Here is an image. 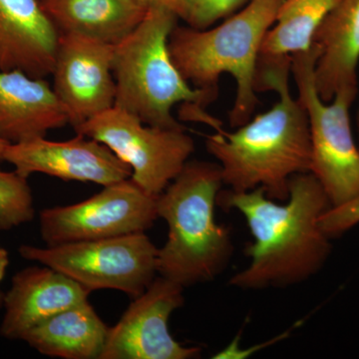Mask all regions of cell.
Wrapping results in <instances>:
<instances>
[{
    "label": "cell",
    "instance_id": "10",
    "mask_svg": "<svg viewBox=\"0 0 359 359\" xmlns=\"http://www.w3.org/2000/svg\"><path fill=\"white\" fill-rule=\"evenodd\" d=\"M185 287L158 275L122 318L109 327L100 359H194L199 347L182 346L172 337L169 320L185 302Z\"/></svg>",
    "mask_w": 359,
    "mask_h": 359
},
{
    "label": "cell",
    "instance_id": "7",
    "mask_svg": "<svg viewBox=\"0 0 359 359\" xmlns=\"http://www.w3.org/2000/svg\"><path fill=\"white\" fill-rule=\"evenodd\" d=\"M18 252L65 273L89 292L115 290L135 299L158 275V249L145 233L46 248L22 245Z\"/></svg>",
    "mask_w": 359,
    "mask_h": 359
},
{
    "label": "cell",
    "instance_id": "18",
    "mask_svg": "<svg viewBox=\"0 0 359 359\" xmlns=\"http://www.w3.org/2000/svg\"><path fill=\"white\" fill-rule=\"evenodd\" d=\"M109 327L89 302L61 311L22 337L43 355L63 359H100Z\"/></svg>",
    "mask_w": 359,
    "mask_h": 359
},
{
    "label": "cell",
    "instance_id": "15",
    "mask_svg": "<svg viewBox=\"0 0 359 359\" xmlns=\"http://www.w3.org/2000/svg\"><path fill=\"white\" fill-rule=\"evenodd\" d=\"M69 124L65 106L45 78L0 71V139L8 144L43 138Z\"/></svg>",
    "mask_w": 359,
    "mask_h": 359
},
{
    "label": "cell",
    "instance_id": "20",
    "mask_svg": "<svg viewBox=\"0 0 359 359\" xmlns=\"http://www.w3.org/2000/svg\"><path fill=\"white\" fill-rule=\"evenodd\" d=\"M35 217L34 202L27 178L0 169V231L29 223Z\"/></svg>",
    "mask_w": 359,
    "mask_h": 359
},
{
    "label": "cell",
    "instance_id": "4",
    "mask_svg": "<svg viewBox=\"0 0 359 359\" xmlns=\"http://www.w3.org/2000/svg\"><path fill=\"white\" fill-rule=\"evenodd\" d=\"M283 1L250 0L222 25L207 29L177 25L170 34L172 59L194 88L218 94L222 74L235 79L237 94L229 114L231 128L249 122L257 109L259 51Z\"/></svg>",
    "mask_w": 359,
    "mask_h": 359
},
{
    "label": "cell",
    "instance_id": "19",
    "mask_svg": "<svg viewBox=\"0 0 359 359\" xmlns=\"http://www.w3.org/2000/svg\"><path fill=\"white\" fill-rule=\"evenodd\" d=\"M340 0H283L262 44L257 62L290 58L309 50L321 23Z\"/></svg>",
    "mask_w": 359,
    "mask_h": 359
},
{
    "label": "cell",
    "instance_id": "2",
    "mask_svg": "<svg viewBox=\"0 0 359 359\" xmlns=\"http://www.w3.org/2000/svg\"><path fill=\"white\" fill-rule=\"evenodd\" d=\"M292 57L257 63V92L273 90L278 101L235 132L205 137L208 152L221 167L224 186L235 192L262 188L278 202L289 199L290 179L311 169L309 118L290 92Z\"/></svg>",
    "mask_w": 359,
    "mask_h": 359
},
{
    "label": "cell",
    "instance_id": "6",
    "mask_svg": "<svg viewBox=\"0 0 359 359\" xmlns=\"http://www.w3.org/2000/svg\"><path fill=\"white\" fill-rule=\"evenodd\" d=\"M318 47L292 56L299 100L309 118L311 161L309 172L318 179L332 207L359 195V147L354 141L349 109L358 91L341 90L323 101L314 84Z\"/></svg>",
    "mask_w": 359,
    "mask_h": 359
},
{
    "label": "cell",
    "instance_id": "24",
    "mask_svg": "<svg viewBox=\"0 0 359 359\" xmlns=\"http://www.w3.org/2000/svg\"><path fill=\"white\" fill-rule=\"evenodd\" d=\"M9 266L8 252L0 245V285L6 276V269ZM1 290H0V295H2Z\"/></svg>",
    "mask_w": 359,
    "mask_h": 359
},
{
    "label": "cell",
    "instance_id": "23",
    "mask_svg": "<svg viewBox=\"0 0 359 359\" xmlns=\"http://www.w3.org/2000/svg\"><path fill=\"white\" fill-rule=\"evenodd\" d=\"M149 7H162L171 11L175 15L178 16L179 20H183L188 22L192 11L193 0H142Z\"/></svg>",
    "mask_w": 359,
    "mask_h": 359
},
{
    "label": "cell",
    "instance_id": "5",
    "mask_svg": "<svg viewBox=\"0 0 359 359\" xmlns=\"http://www.w3.org/2000/svg\"><path fill=\"white\" fill-rule=\"evenodd\" d=\"M178 20L167 9L149 7L136 29L115 45L114 106L159 128L186 129L172 114L177 104L205 110L218 97L193 88L175 65L169 39Z\"/></svg>",
    "mask_w": 359,
    "mask_h": 359
},
{
    "label": "cell",
    "instance_id": "9",
    "mask_svg": "<svg viewBox=\"0 0 359 359\" xmlns=\"http://www.w3.org/2000/svg\"><path fill=\"white\" fill-rule=\"evenodd\" d=\"M157 200L131 178L123 180L76 204L44 209L40 235L56 245L145 233L158 219Z\"/></svg>",
    "mask_w": 359,
    "mask_h": 359
},
{
    "label": "cell",
    "instance_id": "21",
    "mask_svg": "<svg viewBox=\"0 0 359 359\" xmlns=\"http://www.w3.org/2000/svg\"><path fill=\"white\" fill-rule=\"evenodd\" d=\"M250 0H193L192 11L187 25L207 29L217 21L230 18Z\"/></svg>",
    "mask_w": 359,
    "mask_h": 359
},
{
    "label": "cell",
    "instance_id": "8",
    "mask_svg": "<svg viewBox=\"0 0 359 359\" xmlns=\"http://www.w3.org/2000/svg\"><path fill=\"white\" fill-rule=\"evenodd\" d=\"M74 130L107 146L131 168L135 183L155 197L181 173L195 151L186 129L150 126L116 106Z\"/></svg>",
    "mask_w": 359,
    "mask_h": 359
},
{
    "label": "cell",
    "instance_id": "27",
    "mask_svg": "<svg viewBox=\"0 0 359 359\" xmlns=\"http://www.w3.org/2000/svg\"><path fill=\"white\" fill-rule=\"evenodd\" d=\"M358 131H359V113H358Z\"/></svg>",
    "mask_w": 359,
    "mask_h": 359
},
{
    "label": "cell",
    "instance_id": "28",
    "mask_svg": "<svg viewBox=\"0 0 359 359\" xmlns=\"http://www.w3.org/2000/svg\"><path fill=\"white\" fill-rule=\"evenodd\" d=\"M40 1H42V0H40Z\"/></svg>",
    "mask_w": 359,
    "mask_h": 359
},
{
    "label": "cell",
    "instance_id": "25",
    "mask_svg": "<svg viewBox=\"0 0 359 359\" xmlns=\"http://www.w3.org/2000/svg\"><path fill=\"white\" fill-rule=\"evenodd\" d=\"M7 145H8V143H6V142H4V140H1V139H0V162H2V161H4V150H6Z\"/></svg>",
    "mask_w": 359,
    "mask_h": 359
},
{
    "label": "cell",
    "instance_id": "13",
    "mask_svg": "<svg viewBox=\"0 0 359 359\" xmlns=\"http://www.w3.org/2000/svg\"><path fill=\"white\" fill-rule=\"evenodd\" d=\"M90 292L50 266H30L18 271L4 294L0 334L18 340L32 328L65 309L88 302Z\"/></svg>",
    "mask_w": 359,
    "mask_h": 359
},
{
    "label": "cell",
    "instance_id": "26",
    "mask_svg": "<svg viewBox=\"0 0 359 359\" xmlns=\"http://www.w3.org/2000/svg\"><path fill=\"white\" fill-rule=\"evenodd\" d=\"M4 294L0 295V308L4 306Z\"/></svg>",
    "mask_w": 359,
    "mask_h": 359
},
{
    "label": "cell",
    "instance_id": "17",
    "mask_svg": "<svg viewBox=\"0 0 359 359\" xmlns=\"http://www.w3.org/2000/svg\"><path fill=\"white\" fill-rule=\"evenodd\" d=\"M60 32L116 45L140 25L149 6L142 0H42Z\"/></svg>",
    "mask_w": 359,
    "mask_h": 359
},
{
    "label": "cell",
    "instance_id": "16",
    "mask_svg": "<svg viewBox=\"0 0 359 359\" xmlns=\"http://www.w3.org/2000/svg\"><path fill=\"white\" fill-rule=\"evenodd\" d=\"M320 54L314 84L323 101L341 90L358 91L359 0H340L314 35Z\"/></svg>",
    "mask_w": 359,
    "mask_h": 359
},
{
    "label": "cell",
    "instance_id": "12",
    "mask_svg": "<svg viewBox=\"0 0 359 359\" xmlns=\"http://www.w3.org/2000/svg\"><path fill=\"white\" fill-rule=\"evenodd\" d=\"M4 161L27 178L45 174L65 181L91 182L103 187L131 178L129 165L100 142L82 134L67 141L43 138L8 144Z\"/></svg>",
    "mask_w": 359,
    "mask_h": 359
},
{
    "label": "cell",
    "instance_id": "1",
    "mask_svg": "<svg viewBox=\"0 0 359 359\" xmlns=\"http://www.w3.org/2000/svg\"><path fill=\"white\" fill-rule=\"evenodd\" d=\"M217 205L244 216L252 236L245 249L250 264L229 285L259 290L292 287L316 275L330 257V238L320 218L332 207L327 193L311 172L290 179L289 199L278 203L262 188L219 193Z\"/></svg>",
    "mask_w": 359,
    "mask_h": 359
},
{
    "label": "cell",
    "instance_id": "22",
    "mask_svg": "<svg viewBox=\"0 0 359 359\" xmlns=\"http://www.w3.org/2000/svg\"><path fill=\"white\" fill-rule=\"evenodd\" d=\"M359 224V195L344 204L330 207L320 218V226L330 238L339 237Z\"/></svg>",
    "mask_w": 359,
    "mask_h": 359
},
{
    "label": "cell",
    "instance_id": "3",
    "mask_svg": "<svg viewBox=\"0 0 359 359\" xmlns=\"http://www.w3.org/2000/svg\"><path fill=\"white\" fill-rule=\"evenodd\" d=\"M224 186L218 163L189 160L157 200L168 226L158 249V275L183 287L212 282L233 254L231 231L217 224L215 208Z\"/></svg>",
    "mask_w": 359,
    "mask_h": 359
},
{
    "label": "cell",
    "instance_id": "14",
    "mask_svg": "<svg viewBox=\"0 0 359 359\" xmlns=\"http://www.w3.org/2000/svg\"><path fill=\"white\" fill-rule=\"evenodd\" d=\"M59 37L40 0H0V71L50 76Z\"/></svg>",
    "mask_w": 359,
    "mask_h": 359
},
{
    "label": "cell",
    "instance_id": "11",
    "mask_svg": "<svg viewBox=\"0 0 359 359\" xmlns=\"http://www.w3.org/2000/svg\"><path fill=\"white\" fill-rule=\"evenodd\" d=\"M115 45L73 32H60L53 90L73 128L115 105Z\"/></svg>",
    "mask_w": 359,
    "mask_h": 359
}]
</instances>
